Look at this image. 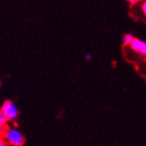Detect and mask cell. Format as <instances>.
Instances as JSON below:
<instances>
[{
  "mask_svg": "<svg viewBox=\"0 0 146 146\" xmlns=\"http://www.w3.org/2000/svg\"><path fill=\"white\" fill-rule=\"evenodd\" d=\"M2 138L11 146H23L25 142L24 136L16 126H6Z\"/></svg>",
  "mask_w": 146,
  "mask_h": 146,
  "instance_id": "1",
  "label": "cell"
},
{
  "mask_svg": "<svg viewBox=\"0 0 146 146\" xmlns=\"http://www.w3.org/2000/svg\"><path fill=\"white\" fill-rule=\"evenodd\" d=\"M0 113H1V114L7 119V121H9V122L16 121V119L18 118V116H19L18 107H17L12 100H5L3 102L1 108H0Z\"/></svg>",
  "mask_w": 146,
  "mask_h": 146,
  "instance_id": "2",
  "label": "cell"
},
{
  "mask_svg": "<svg viewBox=\"0 0 146 146\" xmlns=\"http://www.w3.org/2000/svg\"><path fill=\"white\" fill-rule=\"evenodd\" d=\"M145 44H146V43L144 42V41H142V40L134 39V40H133V42H131V49H133L134 51L139 52L141 49L143 48V46L145 45Z\"/></svg>",
  "mask_w": 146,
  "mask_h": 146,
  "instance_id": "3",
  "label": "cell"
},
{
  "mask_svg": "<svg viewBox=\"0 0 146 146\" xmlns=\"http://www.w3.org/2000/svg\"><path fill=\"white\" fill-rule=\"evenodd\" d=\"M134 39H135V38L133 36V35L126 34V35H124V36H123V43H124L125 45H131Z\"/></svg>",
  "mask_w": 146,
  "mask_h": 146,
  "instance_id": "4",
  "label": "cell"
},
{
  "mask_svg": "<svg viewBox=\"0 0 146 146\" xmlns=\"http://www.w3.org/2000/svg\"><path fill=\"white\" fill-rule=\"evenodd\" d=\"M139 53H140L141 55H144V56H146V44L143 46V48H142L140 51H139Z\"/></svg>",
  "mask_w": 146,
  "mask_h": 146,
  "instance_id": "5",
  "label": "cell"
},
{
  "mask_svg": "<svg viewBox=\"0 0 146 146\" xmlns=\"http://www.w3.org/2000/svg\"><path fill=\"white\" fill-rule=\"evenodd\" d=\"M0 146H7V143L6 141L3 139L2 137H0Z\"/></svg>",
  "mask_w": 146,
  "mask_h": 146,
  "instance_id": "6",
  "label": "cell"
},
{
  "mask_svg": "<svg viewBox=\"0 0 146 146\" xmlns=\"http://www.w3.org/2000/svg\"><path fill=\"white\" fill-rule=\"evenodd\" d=\"M142 11H143V14L146 16V1H144L143 4H142Z\"/></svg>",
  "mask_w": 146,
  "mask_h": 146,
  "instance_id": "7",
  "label": "cell"
},
{
  "mask_svg": "<svg viewBox=\"0 0 146 146\" xmlns=\"http://www.w3.org/2000/svg\"><path fill=\"white\" fill-rule=\"evenodd\" d=\"M85 58L87 60V61H91V60H92V55L90 54V53H87V54L85 55Z\"/></svg>",
  "mask_w": 146,
  "mask_h": 146,
  "instance_id": "8",
  "label": "cell"
},
{
  "mask_svg": "<svg viewBox=\"0 0 146 146\" xmlns=\"http://www.w3.org/2000/svg\"><path fill=\"white\" fill-rule=\"evenodd\" d=\"M127 1L129 3H131V4H135V3H137L138 1H139V0H127Z\"/></svg>",
  "mask_w": 146,
  "mask_h": 146,
  "instance_id": "9",
  "label": "cell"
},
{
  "mask_svg": "<svg viewBox=\"0 0 146 146\" xmlns=\"http://www.w3.org/2000/svg\"><path fill=\"white\" fill-rule=\"evenodd\" d=\"M0 87H1V80H0Z\"/></svg>",
  "mask_w": 146,
  "mask_h": 146,
  "instance_id": "10",
  "label": "cell"
}]
</instances>
